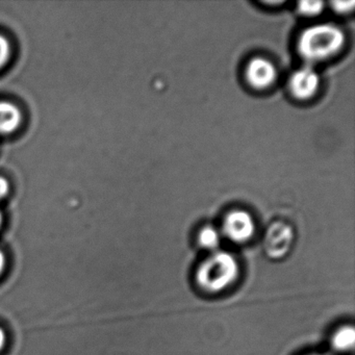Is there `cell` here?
<instances>
[{"label": "cell", "mask_w": 355, "mask_h": 355, "mask_svg": "<svg viewBox=\"0 0 355 355\" xmlns=\"http://www.w3.org/2000/svg\"><path fill=\"white\" fill-rule=\"evenodd\" d=\"M345 43V35L334 24H317L306 28L299 37L298 51L311 63L329 59Z\"/></svg>", "instance_id": "1"}, {"label": "cell", "mask_w": 355, "mask_h": 355, "mask_svg": "<svg viewBox=\"0 0 355 355\" xmlns=\"http://www.w3.org/2000/svg\"><path fill=\"white\" fill-rule=\"evenodd\" d=\"M240 266L236 257L227 251H215L196 273L198 286L207 293H219L232 286L239 277Z\"/></svg>", "instance_id": "2"}, {"label": "cell", "mask_w": 355, "mask_h": 355, "mask_svg": "<svg viewBox=\"0 0 355 355\" xmlns=\"http://www.w3.org/2000/svg\"><path fill=\"white\" fill-rule=\"evenodd\" d=\"M294 241V232L288 224L275 222L270 225L263 239V250L272 259H280L290 251Z\"/></svg>", "instance_id": "3"}, {"label": "cell", "mask_w": 355, "mask_h": 355, "mask_svg": "<svg viewBox=\"0 0 355 355\" xmlns=\"http://www.w3.org/2000/svg\"><path fill=\"white\" fill-rule=\"evenodd\" d=\"M225 236L234 243H245L252 238L255 225L250 214L234 211L226 216L223 223Z\"/></svg>", "instance_id": "4"}, {"label": "cell", "mask_w": 355, "mask_h": 355, "mask_svg": "<svg viewBox=\"0 0 355 355\" xmlns=\"http://www.w3.org/2000/svg\"><path fill=\"white\" fill-rule=\"evenodd\" d=\"M319 85V76L311 66L297 70L290 78L291 92L298 99L311 98L317 92Z\"/></svg>", "instance_id": "5"}, {"label": "cell", "mask_w": 355, "mask_h": 355, "mask_svg": "<svg viewBox=\"0 0 355 355\" xmlns=\"http://www.w3.org/2000/svg\"><path fill=\"white\" fill-rule=\"evenodd\" d=\"M246 78L253 88H268L275 80V67L268 60L257 58L248 64V67L246 69Z\"/></svg>", "instance_id": "6"}, {"label": "cell", "mask_w": 355, "mask_h": 355, "mask_svg": "<svg viewBox=\"0 0 355 355\" xmlns=\"http://www.w3.org/2000/svg\"><path fill=\"white\" fill-rule=\"evenodd\" d=\"M22 113L11 101H0V136L11 135L20 128Z\"/></svg>", "instance_id": "7"}, {"label": "cell", "mask_w": 355, "mask_h": 355, "mask_svg": "<svg viewBox=\"0 0 355 355\" xmlns=\"http://www.w3.org/2000/svg\"><path fill=\"white\" fill-rule=\"evenodd\" d=\"M355 331L353 326L340 328L331 338V345L338 352H349L354 348Z\"/></svg>", "instance_id": "8"}, {"label": "cell", "mask_w": 355, "mask_h": 355, "mask_svg": "<svg viewBox=\"0 0 355 355\" xmlns=\"http://www.w3.org/2000/svg\"><path fill=\"white\" fill-rule=\"evenodd\" d=\"M198 241L201 247L215 252L219 248L221 236L216 228L211 227V226H205L199 232Z\"/></svg>", "instance_id": "9"}, {"label": "cell", "mask_w": 355, "mask_h": 355, "mask_svg": "<svg viewBox=\"0 0 355 355\" xmlns=\"http://www.w3.org/2000/svg\"><path fill=\"white\" fill-rule=\"evenodd\" d=\"M12 45L9 39L0 34V71L11 61Z\"/></svg>", "instance_id": "10"}, {"label": "cell", "mask_w": 355, "mask_h": 355, "mask_svg": "<svg viewBox=\"0 0 355 355\" xmlns=\"http://www.w3.org/2000/svg\"><path fill=\"white\" fill-rule=\"evenodd\" d=\"M323 8V1H300L298 3V12L304 16L319 15Z\"/></svg>", "instance_id": "11"}, {"label": "cell", "mask_w": 355, "mask_h": 355, "mask_svg": "<svg viewBox=\"0 0 355 355\" xmlns=\"http://www.w3.org/2000/svg\"><path fill=\"white\" fill-rule=\"evenodd\" d=\"M332 9L338 13H347L350 12L355 6L354 1H332L331 3Z\"/></svg>", "instance_id": "12"}, {"label": "cell", "mask_w": 355, "mask_h": 355, "mask_svg": "<svg viewBox=\"0 0 355 355\" xmlns=\"http://www.w3.org/2000/svg\"><path fill=\"white\" fill-rule=\"evenodd\" d=\"M10 189L11 187H10L9 180L3 176H0V200L9 194Z\"/></svg>", "instance_id": "13"}, {"label": "cell", "mask_w": 355, "mask_h": 355, "mask_svg": "<svg viewBox=\"0 0 355 355\" xmlns=\"http://www.w3.org/2000/svg\"><path fill=\"white\" fill-rule=\"evenodd\" d=\"M7 268V257H6L3 251L0 249V276L3 275V272L6 271Z\"/></svg>", "instance_id": "14"}, {"label": "cell", "mask_w": 355, "mask_h": 355, "mask_svg": "<svg viewBox=\"0 0 355 355\" xmlns=\"http://www.w3.org/2000/svg\"><path fill=\"white\" fill-rule=\"evenodd\" d=\"M6 345H7V334H6L5 329L0 326V352L5 349Z\"/></svg>", "instance_id": "15"}, {"label": "cell", "mask_w": 355, "mask_h": 355, "mask_svg": "<svg viewBox=\"0 0 355 355\" xmlns=\"http://www.w3.org/2000/svg\"><path fill=\"white\" fill-rule=\"evenodd\" d=\"M3 211L0 209V230H1V227H3Z\"/></svg>", "instance_id": "16"}, {"label": "cell", "mask_w": 355, "mask_h": 355, "mask_svg": "<svg viewBox=\"0 0 355 355\" xmlns=\"http://www.w3.org/2000/svg\"><path fill=\"white\" fill-rule=\"evenodd\" d=\"M309 355H326V354H321V353H315V354H309Z\"/></svg>", "instance_id": "17"}]
</instances>
